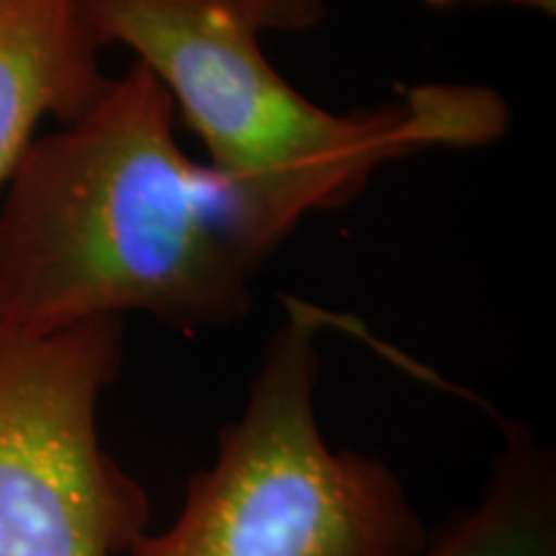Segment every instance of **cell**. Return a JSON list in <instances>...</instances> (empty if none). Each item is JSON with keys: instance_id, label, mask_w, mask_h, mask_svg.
<instances>
[{"instance_id": "obj_1", "label": "cell", "mask_w": 556, "mask_h": 556, "mask_svg": "<svg viewBox=\"0 0 556 556\" xmlns=\"http://www.w3.org/2000/svg\"><path fill=\"white\" fill-rule=\"evenodd\" d=\"M176 103L135 62L78 119L37 137L0 204V343L127 312L186 332L240 323L315 193L201 165Z\"/></svg>"}, {"instance_id": "obj_2", "label": "cell", "mask_w": 556, "mask_h": 556, "mask_svg": "<svg viewBox=\"0 0 556 556\" xmlns=\"http://www.w3.org/2000/svg\"><path fill=\"white\" fill-rule=\"evenodd\" d=\"M103 47L137 54L197 131L208 165L304 189L345 206L381 165L430 148L503 137L495 90L422 86L371 111L332 114L289 86L263 50L266 34L315 29L325 0H86Z\"/></svg>"}, {"instance_id": "obj_3", "label": "cell", "mask_w": 556, "mask_h": 556, "mask_svg": "<svg viewBox=\"0 0 556 556\" xmlns=\"http://www.w3.org/2000/svg\"><path fill=\"white\" fill-rule=\"evenodd\" d=\"M328 315L289 302L238 420L186 486L178 518L124 556H415L430 533L397 471L332 448L319 428L317 338Z\"/></svg>"}, {"instance_id": "obj_4", "label": "cell", "mask_w": 556, "mask_h": 556, "mask_svg": "<svg viewBox=\"0 0 556 556\" xmlns=\"http://www.w3.org/2000/svg\"><path fill=\"white\" fill-rule=\"evenodd\" d=\"M122 319L0 343V556H124L148 531V490L101 441Z\"/></svg>"}, {"instance_id": "obj_5", "label": "cell", "mask_w": 556, "mask_h": 556, "mask_svg": "<svg viewBox=\"0 0 556 556\" xmlns=\"http://www.w3.org/2000/svg\"><path fill=\"white\" fill-rule=\"evenodd\" d=\"M86 0H0V189L41 119H78L111 86Z\"/></svg>"}, {"instance_id": "obj_6", "label": "cell", "mask_w": 556, "mask_h": 556, "mask_svg": "<svg viewBox=\"0 0 556 556\" xmlns=\"http://www.w3.org/2000/svg\"><path fill=\"white\" fill-rule=\"evenodd\" d=\"M503 435L477 503L415 556H556L554 454L518 426Z\"/></svg>"}, {"instance_id": "obj_7", "label": "cell", "mask_w": 556, "mask_h": 556, "mask_svg": "<svg viewBox=\"0 0 556 556\" xmlns=\"http://www.w3.org/2000/svg\"><path fill=\"white\" fill-rule=\"evenodd\" d=\"M428 5H438V9H448V5L462 3H477V5H513V9H526L544 13V16H554L556 0H422Z\"/></svg>"}]
</instances>
